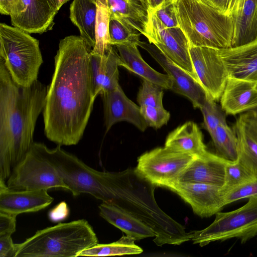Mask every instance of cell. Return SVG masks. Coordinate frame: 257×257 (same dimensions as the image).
Returning <instances> with one entry per match:
<instances>
[{
	"mask_svg": "<svg viewBox=\"0 0 257 257\" xmlns=\"http://www.w3.org/2000/svg\"><path fill=\"white\" fill-rule=\"evenodd\" d=\"M91 50L80 36H67L59 42L42 112L45 135L57 145H77L87 125L96 98L89 65Z\"/></svg>",
	"mask_w": 257,
	"mask_h": 257,
	"instance_id": "obj_1",
	"label": "cell"
},
{
	"mask_svg": "<svg viewBox=\"0 0 257 257\" xmlns=\"http://www.w3.org/2000/svg\"><path fill=\"white\" fill-rule=\"evenodd\" d=\"M47 91L38 80L27 87L18 84L0 59V179H8L31 148Z\"/></svg>",
	"mask_w": 257,
	"mask_h": 257,
	"instance_id": "obj_2",
	"label": "cell"
},
{
	"mask_svg": "<svg viewBox=\"0 0 257 257\" xmlns=\"http://www.w3.org/2000/svg\"><path fill=\"white\" fill-rule=\"evenodd\" d=\"M155 187L136 169L112 172L106 202L124 209L149 226L156 234L153 240L158 246L180 245L191 240L190 233L158 206L154 197Z\"/></svg>",
	"mask_w": 257,
	"mask_h": 257,
	"instance_id": "obj_3",
	"label": "cell"
},
{
	"mask_svg": "<svg viewBox=\"0 0 257 257\" xmlns=\"http://www.w3.org/2000/svg\"><path fill=\"white\" fill-rule=\"evenodd\" d=\"M174 3L179 27L189 46L231 47L234 31L232 17L204 0H174Z\"/></svg>",
	"mask_w": 257,
	"mask_h": 257,
	"instance_id": "obj_4",
	"label": "cell"
},
{
	"mask_svg": "<svg viewBox=\"0 0 257 257\" xmlns=\"http://www.w3.org/2000/svg\"><path fill=\"white\" fill-rule=\"evenodd\" d=\"M98 243L93 228L79 219L37 231L17 244L15 257L77 256L82 250Z\"/></svg>",
	"mask_w": 257,
	"mask_h": 257,
	"instance_id": "obj_5",
	"label": "cell"
},
{
	"mask_svg": "<svg viewBox=\"0 0 257 257\" xmlns=\"http://www.w3.org/2000/svg\"><path fill=\"white\" fill-rule=\"evenodd\" d=\"M0 59L13 80L27 87L37 80L43 63L39 42L14 26L0 24Z\"/></svg>",
	"mask_w": 257,
	"mask_h": 257,
	"instance_id": "obj_6",
	"label": "cell"
},
{
	"mask_svg": "<svg viewBox=\"0 0 257 257\" xmlns=\"http://www.w3.org/2000/svg\"><path fill=\"white\" fill-rule=\"evenodd\" d=\"M190 233L193 243L200 246L232 238L245 243L257 235V196L249 198L246 204L234 210L216 213L208 227Z\"/></svg>",
	"mask_w": 257,
	"mask_h": 257,
	"instance_id": "obj_7",
	"label": "cell"
},
{
	"mask_svg": "<svg viewBox=\"0 0 257 257\" xmlns=\"http://www.w3.org/2000/svg\"><path fill=\"white\" fill-rule=\"evenodd\" d=\"M7 185L11 190H68L55 168L33 144L25 157L13 168Z\"/></svg>",
	"mask_w": 257,
	"mask_h": 257,
	"instance_id": "obj_8",
	"label": "cell"
},
{
	"mask_svg": "<svg viewBox=\"0 0 257 257\" xmlns=\"http://www.w3.org/2000/svg\"><path fill=\"white\" fill-rule=\"evenodd\" d=\"M197 157L164 146L142 154L138 159L137 172L154 185L170 190L182 172Z\"/></svg>",
	"mask_w": 257,
	"mask_h": 257,
	"instance_id": "obj_9",
	"label": "cell"
},
{
	"mask_svg": "<svg viewBox=\"0 0 257 257\" xmlns=\"http://www.w3.org/2000/svg\"><path fill=\"white\" fill-rule=\"evenodd\" d=\"M148 14L149 21L144 35L150 44L155 45L199 83L191 61L189 43L182 31L179 27H165L154 12L149 9Z\"/></svg>",
	"mask_w": 257,
	"mask_h": 257,
	"instance_id": "obj_10",
	"label": "cell"
},
{
	"mask_svg": "<svg viewBox=\"0 0 257 257\" xmlns=\"http://www.w3.org/2000/svg\"><path fill=\"white\" fill-rule=\"evenodd\" d=\"M189 53L199 84L214 100H219L229 75L218 49L189 46Z\"/></svg>",
	"mask_w": 257,
	"mask_h": 257,
	"instance_id": "obj_11",
	"label": "cell"
},
{
	"mask_svg": "<svg viewBox=\"0 0 257 257\" xmlns=\"http://www.w3.org/2000/svg\"><path fill=\"white\" fill-rule=\"evenodd\" d=\"M138 46L146 50L161 66L172 80V90L185 96L194 108H200L207 93L187 71L166 57L155 45L140 41Z\"/></svg>",
	"mask_w": 257,
	"mask_h": 257,
	"instance_id": "obj_12",
	"label": "cell"
},
{
	"mask_svg": "<svg viewBox=\"0 0 257 257\" xmlns=\"http://www.w3.org/2000/svg\"><path fill=\"white\" fill-rule=\"evenodd\" d=\"M57 13L47 0H17L10 17L13 26L42 34L52 29Z\"/></svg>",
	"mask_w": 257,
	"mask_h": 257,
	"instance_id": "obj_13",
	"label": "cell"
},
{
	"mask_svg": "<svg viewBox=\"0 0 257 257\" xmlns=\"http://www.w3.org/2000/svg\"><path fill=\"white\" fill-rule=\"evenodd\" d=\"M192 207L199 216L209 217L224 207L222 187L197 182H178L171 190Z\"/></svg>",
	"mask_w": 257,
	"mask_h": 257,
	"instance_id": "obj_14",
	"label": "cell"
},
{
	"mask_svg": "<svg viewBox=\"0 0 257 257\" xmlns=\"http://www.w3.org/2000/svg\"><path fill=\"white\" fill-rule=\"evenodd\" d=\"M100 95L106 133L113 125L122 121L133 124L142 132L146 130L148 125L141 114L140 107L126 96L120 85Z\"/></svg>",
	"mask_w": 257,
	"mask_h": 257,
	"instance_id": "obj_15",
	"label": "cell"
},
{
	"mask_svg": "<svg viewBox=\"0 0 257 257\" xmlns=\"http://www.w3.org/2000/svg\"><path fill=\"white\" fill-rule=\"evenodd\" d=\"M47 190H10L5 181L0 179V212L17 216L37 212L48 206L53 198Z\"/></svg>",
	"mask_w": 257,
	"mask_h": 257,
	"instance_id": "obj_16",
	"label": "cell"
},
{
	"mask_svg": "<svg viewBox=\"0 0 257 257\" xmlns=\"http://www.w3.org/2000/svg\"><path fill=\"white\" fill-rule=\"evenodd\" d=\"M237 141V159L254 177H257L256 110L240 114L233 127Z\"/></svg>",
	"mask_w": 257,
	"mask_h": 257,
	"instance_id": "obj_17",
	"label": "cell"
},
{
	"mask_svg": "<svg viewBox=\"0 0 257 257\" xmlns=\"http://www.w3.org/2000/svg\"><path fill=\"white\" fill-rule=\"evenodd\" d=\"M229 77L257 84V39L247 44L218 49Z\"/></svg>",
	"mask_w": 257,
	"mask_h": 257,
	"instance_id": "obj_18",
	"label": "cell"
},
{
	"mask_svg": "<svg viewBox=\"0 0 257 257\" xmlns=\"http://www.w3.org/2000/svg\"><path fill=\"white\" fill-rule=\"evenodd\" d=\"M228 161L207 151L190 163L179 176L178 182L202 183L222 187Z\"/></svg>",
	"mask_w": 257,
	"mask_h": 257,
	"instance_id": "obj_19",
	"label": "cell"
},
{
	"mask_svg": "<svg viewBox=\"0 0 257 257\" xmlns=\"http://www.w3.org/2000/svg\"><path fill=\"white\" fill-rule=\"evenodd\" d=\"M120 57L113 46L103 55L90 52L89 58L93 92L95 98L119 85Z\"/></svg>",
	"mask_w": 257,
	"mask_h": 257,
	"instance_id": "obj_20",
	"label": "cell"
},
{
	"mask_svg": "<svg viewBox=\"0 0 257 257\" xmlns=\"http://www.w3.org/2000/svg\"><path fill=\"white\" fill-rule=\"evenodd\" d=\"M220 99L227 114L254 110L257 108V84L229 77Z\"/></svg>",
	"mask_w": 257,
	"mask_h": 257,
	"instance_id": "obj_21",
	"label": "cell"
},
{
	"mask_svg": "<svg viewBox=\"0 0 257 257\" xmlns=\"http://www.w3.org/2000/svg\"><path fill=\"white\" fill-rule=\"evenodd\" d=\"M230 16L234 25L231 47L257 39V0H234Z\"/></svg>",
	"mask_w": 257,
	"mask_h": 257,
	"instance_id": "obj_22",
	"label": "cell"
},
{
	"mask_svg": "<svg viewBox=\"0 0 257 257\" xmlns=\"http://www.w3.org/2000/svg\"><path fill=\"white\" fill-rule=\"evenodd\" d=\"M98 207L101 217L135 240L156 236L154 231L149 226L118 206L102 202Z\"/></svg>",
	"mask_w": 257,
	"mask_h": 257,
	"instance_id": "obj_23",
	"label": "cell"
},
{
	"mask_svg": "<svg viewBox=\"0 0 257 257\" xmlns=\"http://www.w3.org/2000/svg\"><path fill=\"white\" fill-rule=\"evenodd\" d=\"M136 44L115 46L120 57L119 66H122L163 89L172 90L173 83L168 75L152 68L142 58Z\"/></svg>",
	"mask_w": 257,
	"mask_h": 257,
	"instance_id": "obj_24",
	"label": "cell"
},
{
	"mask_svg": "<svg viewBox=\"0 0 257 257\" xmlns=\"http://www.w3.org/2000/svg\"><path fill=\"white\" fill-rule=\"evenodd\" d=\"M110 18L116 19L144 35L149 21L148 7L143 0H105Z\"/></svg>",
	"mask_w": 257,
	"mask_h": 257,
	"instance_id": "obj_25",
	"label": "cell"
},
{
	"mask_svg": "<svg viewBox=\"0 0 257 257\" xmlns=\"http://www.w3.org/2000/svg\"><path fill=\"white\" fill-rule=\"evenodd\" d=\"M165 146L175 151L199 157L207 150L202 132L194 122L179 125L167 137Z\"/></svg>",
	"mask_w": 257,
	"mask_h": 257,
	"instance_id": "obj_26",
	"label": "cell"
},
{
	"mask_svg": "<svg viewBox=\"0 0 257 257\" xmlns=\"http://www.w3.org/2000/svg\"><path fill=\"white\" fill-rule=\"evenodd\" d=\"M96 0H73L70 6V19L78 28L80 37L92 48L95 45Z\"/></svg>",
	"mask_w": 257,
	"mask_h": 257,
	"instance_id": "obj_27",
	"label": "cell"
},
{
	"mask_svg": "<svg viewBox=\"0 0 257 257\" xmlns=\"http://www.w3.org/2000/svg\"><path fill=\"white\" fill-rule=\"evenodd\" d=\"M129 236H122L118 240L108 244H97L81 251L77 256H100L140 254L143 250Z\"/></svg>",
	"mask_w": 257,
	"mask_h": 257,
	"instance_id": "obj_28",
	"label": "cell"
},
{
	"mask_svg": "<svg viewBox=\"0 0 257 257\" xmlns=\"http://www.w3.org/2000/svg\"><path fill=\"white\" fill-rule=\"evenodd\" d=\"M216 154L227 160L235 161L237 159L236 135L226 122L220 124L210 135Z\"/></svg>",
	"mask_w": 257,
	"mask_h": 257,
	"instance_id": "obj_29",
	"label": "cell"
},
{
	"mask_svg": "<svg viewBox=\"0 0 257 257\" xmlns=\"http://www.w3.org/2000/svg\"><path fill=\"white\" fill-rule=\"evenodd\" d=\"M97 10L95 24V45L91 52L103 55L113 46L110 44V12L105 0H96Z\"/></svg>",
	"mask_w": 257,
	"mask_h": 257,
	"instance_id": "obj_30",
	"label": "cell"
},
{
	"mask_svg": "<svg viewBox=\"0 0 257 257\" xmlns=\"http://www.w3.org/2000/svg\"><path fill=\"white\" fill-rule=\"evenodd\" d=\"M141 34L133 28L116 19L110 17L109 35L111 45L136 44L138 46Z\"/></svg>",
	"mask_w": 257,
	"mask_h": 257,
	"instance_id": "obj_31",
	"label": "cell"
},
{
	"mask_svg": "<svg viewBox=\"0 0 257 257\" xmlns=\"http://www.w3.org/2000/svg\"><path fill=\"white\" fill-rule=\"evenodd\" d=\"M200 109L203 116V126L210 135L220 124L226 122L225 112L208 94Z\"/></svg>",
	"mask_w": 257,
	"mask_h": 257,
	"instance_id": "obj_32",
	"label": "cell"
},
{
	"mask_svg": "<svg viewBox=\"0 0 257 257\" xmlns=\"http://www.w3.org/2000/svg\"><path fill=\"white\" fill-rule=\"evenodd\" d=\"M254 177L237 160L228 161L225 169L224 182L222 189L225 192Z\"/></svg>",
	"mask_w": 257,
	"mask_h": 257,
	"instance_id": "obj_33",
	"label": "cell"
},
{
	"mask_svg": "<svg viewBox=\"0 0 257 257\" xmlns=\"http://www.w3.org/2000/svg\"><path fill=\"white\" fill-rule=\"evenodd\" d=\"M163 89L160 86L143 79L137 96V101L140 106H163Z\"/></svg>",
	"mask_w": 257,
	"mask_h": 257,
	"instance_id": "obj_34",
	"label": "cell"
},
{
	"mask_svg": "<svg viewBox=\"0 0 257 257\" xmlns=\"http://www.w3.org/2000/svg\"><path fill=\"white\" fill-rule=\"evenodd\" d=\"M255 196H257V177H254L224 192L223 204L224 206L240 199Z\"/></svg>",
	"mask_w": 257,
	"mask_h": 257,
	"instance_id": "obj_35",
	"label": "cell"
},
{
	"mask_svg": "<svg viewBox=\"0 0 257 257\" xmlns=\"http://www.w3.org/2000/svg\"><path fill=\"white\" fill-rule=\"evenodd\" d=\"M140 107L141 114L148 126L158 129L166 124L170 119V114L163 106Z\"/></svg>",
	"mask_w": 257,
	"mask_h": 257,
	"instance_id": "obj_36",
	"label": "cell"
},
{
	"mask_svg": "<svg viewBox=\"0 0 257 257\" xmlns=\"http://www.w3.org/2000/svg\"><path fill=\"white\" fill-rule=\"evenodd\" d=\"M174 2L162 5L153 11L156 17L167 28L179 27Z\"/></svg>",
	"mask_w": 257,
	"mask_h": 257,
	"instance_id": "obj_37",
	"label": "cell"
},
{
	"mask_svg": "<svg viewBox=\"0 0 257 257\" xmlns=\"http://www.w3.org/2000/svg\"><path fill=\"white\" fill-rule=\"evenodd\" d=\"M16 217L0 212V236L12 235L16 231Z\"/></svg>",
	"mask_w": 257,
	"mask_h": 257,
	"instance_id": "obj_38",
	"label": "cell"
},
{
	"mask_svg": "<svg viewBox=\"0 0 257 257\" xmlns=\"http://www.w3.org/2000/svg\"><path fill=\"white\" fill-rule=\"evenodd\" d=\"M17 250L11 235L0 236V257H15Z\"/></svg>",
	"mask_w": 257,
	"mask_h": 257,
	"instance_id": "obj_39",
	"label": "cell"
},
{
	"mask_svg": "<svg viewBox=\"0 0 257 257\" xmlns=\"http://www.w3.org/2000/svg\"><path fill=\"white\" fill-rule=\"evenodd\" d=\"M69 214V208L65 202H62L49 212V217L52 221H58L65 219Z\"/></svg>",
	"mask_w": 257,
	"mask_h": 257,
	"instance_id": "obj_40",
	"label": "cell"
},
{
	"mask_svg": "<svg viewBox=\"0 0 257 257\" xmlns=\"http://www.w3.org/2000/svg\"><path fill=\"white\" fill-rule=\"evenodd\" d=\"M17 0H0V13L10 16Z\"/></svg>",
	"mask_w": 257,
	"mask_h": 257,
	"instance_id": "obj_41",
	"label": "cell"
},
{
	"mask_svg": "<svg viewBox=\"0 0 257 257\" xmlns=\"http://www.w3.org/2000/svg\"><path fill=\"white\" fill-rule=\"evenodd\" d=\"M174 0H146L148 9L155 11L165 4L174 2Z\"/></svg>",
	"mask_w": 257,
	"mask_h": 257,
	"instance_id": "obj_42",
	"label": "cell"
},
{
	"mask_svg": "<svg viewBox=\"0 0 257 257\" xmlns=\"http://www.w3.org/2000/svg\"><path fill=\"white\" fill-rule=\"evenodd\" d=\"M53 8L57 12L61 8L58 0H47Z\"/></svg>",
	"mask_w": 257,
	"mask_h": 257,
	"instance_id": "obj_43",
	"label": "cell"
},
{
	"mask_svg": "<svg viewBox=\"0 0 257 257\" xmlns=\"http://www.w3.org/2000/svg\"><path fill=\"white\" fill-rule=\"evenodd\" d=\"M256 115H257V111H256Z\"/></svg>",
	"mask_w": 257,
	"mask_h": 257,
	"instance_id": "obj_44",
	"label": "cell"
}]
</instances>
